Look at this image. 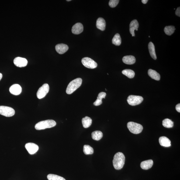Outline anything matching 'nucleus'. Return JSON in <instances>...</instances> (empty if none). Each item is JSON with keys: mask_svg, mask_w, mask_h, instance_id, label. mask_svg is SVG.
I'll list each match as a JSON object with an SVG mask.
<instances>
[{"mask_svg": "<svg viewBox=\"0 0 180 180\" xmlns=\"http://www.w3.org/2000/svg\"><path fill=\"white\" fill-rule=\"evenodd\" d=\"M50 87L48 84L45 83L40 87L37 92V97L39 99L44 98L49 91Z\"/></svg>", "mask_w": 180, "mask_h": 180, "instance_id": "0eeeda50", "label": "nucleus"}, {"mask_svg": "<svg viewBox=\"0 0 180 180\" xmlns=\"http://www.w3.org/2000/svg\"><path fill=\"white\" fill-rule=\"evenodd\" d=\"M83 27L81 23H77L74 24L72 28V32L74 34H79L83 32Z\"/></svg>", "mask_w": 180, "mask_h": 180, "instance_id": "f8f14e48", "label": "nucleus"}, {"mask_svg": "<svg viewBox=\"0 0 180 180\" xmlns=\"http://www.w3.org/2000/svg\"><path fill=\"white\" fill-rule=\"evenodd\" d=\"M3 77V75L1 73H0V81L1 79Z\"/></svg>", "mask_w": 180, "mask_h": 180, "instance_id": "f704fd0d", "label": "nucleus"}, {"mask_svg": "<svg viewBox=\"0 0 180 180\" xmlns=\"http://www.w3.org/2000/svg\"><path fill=\"white\" fill-rule=\"evenodd\" d=\"M176 110H177L178 112L180 113V104H178L175 107Z\"/></svg>", "mask_w": 180, "mask_h": 180, "instance_id": "473e14b6", "label": "nucleus"}, {"mask_svg": "<svg viewBox=\"0 0 180 180\" xmlns=\"http://www.w3.org/2000/svg\"><path fill=\"white\" fill-rule=\"evenodd\" d=\"M175 28L173 26H166L164 29V32L168 36H171L175 32Z\"/></svg>", "mask_w": 180, "mask_h": 180, "instance_id": "bb28decb", "label": "nucleus"}, {"mask_svg": "<svg viewBox=\"0 0 180 180\" xmlns=\"http://www.w3.org/2000/svg\"><path fill=\"white\" fill-rule=\"evenodd\" d=\"M25 148L28 153L34 154L36 153L39 149V147L37 144L33 143H28L25 144Z\"/></svg>", "mask_w": 180, "mask_h": 180, "instance_id": "1a4fd4ad", "label": "nucleus"}, {"mask_svg": "<svg viewBox=\"0 0 180 180\" xmlns=\"http://www.w3.org/2000/svg\"><path fill=\"white\" fill-rule=\"evenodd\" d=\"M148 73L149 76L152 79L156 80V81H159L160 79V74L155 70L152 69H149Z\"/></svg>", "mask_w": 180, "mask_h": 180, "instance_id": "6ab92c4d", "label": "nucleus"}, {"mask_svg": "<svg viewBox=\"0 0 180 180\" xmlns=\"http://www.w3.org/2000/svg\"><path fill=\"white\" fill-rule=\"evenodd\" d=\"M159 144L162 146L168 147L171 146V141L165 136H161L159 138Z\"/></svg>", "mask_w": 180, "mask_h": 180, "instance_id": "2eb2a0df", "label": "nucleus"}, {"mask_svg": "<svg viewBox=\"0 0 180 180\" xmlns=\"http://www.w3.org/2000/svg\"><path fill=\"white\" fill-rule=\"evenodd\" d=\"M127 127L131 132L135 134H140L143 129L142 125L133 122H128L127 124Z\"/></svg>", "mask_w": 180, "mask_h": 180, "instance_id": "20e7f679", "label": "nucleus"}, {"mask_svg": "<svg viewBox=\"0 0 180 180\" xmlns=\"http://www.w3.org/2000/svg\"><path fill=\"white\" fill-rule=\"evenodd\" d=\"M15 113L14 109L11 107L0 106V114L6 117H9L13 116Z\"/></svg>", "mask_w": 180, "mask_h": 180, "instance_id": "423d86ee", "label": "nucleus"}, {"mask_svg": "<svg viewBox=\"0 0 180 180\" xmlns=\"http://www.w3.org/2000/svg\"><path fill=\"white\" fill-rule=\"evenodd\" d=\"M148 48L150 56L154 60H156L157 57H156V54L155 46H154L153 43L152 42L149 43Z\"/></svg>", "mask_w": 180, "mask_h": 180, "instance_id": "aec40b11", "label": "nucleus"}, {"mask_svg": "<svg viewBox=\"0 0 180 180\" xmlns=\"http://www.w3.org/2000/svg\"><path fill=\"white\" fill-rule=\"evenodd\" d=\"M162 125L166 128H172L173 126L174 123L170 119L166 118L162 121Z\"/></svg>", "mask_w": 180, "mask_h": 180, "instance_id": "b1692460", "label": "nucleus"}, {"mask_svg": "<svg viewBox=\"0 0 180 180\" xmlns=\"http://www.w3.org/2000/svg\"><path fill=\"white\" fill-rule=\"evenodd\" d=\"M106 93L102 92H101L99 93L97 97L102 100L103 99H105V97L106 96Z\"/></svg>", "mask_w": 180, "mask_h": 180, "instance_id": "c756f323", "label": "nucleus"}, {"mask_svg": "<svg viewBox=\"0 0 180 180\" xmlns=\"http://www.w3.org/2000/svg\"><path fill=\"white\" fill-rule=\"evenodd\" d=\"M91 136L93 140L98 141L103 138V134L100 131H95L92 133Z\"/></svg>", "mask_w": 180, "mask_h": 180, "instance_id": "4be33fe9", "label": "nucleus"}, {"mask_svg": "<svg viewBox=\"0 0 180 180\" xmlns=\"http://www.w3.org/2000/svg\"><path fill=\"white\" fill-rule=\"evenodd\" d=\"M153 165V160L150 159L142 162L140 164V167L142 169L148 170L150 169Z\"/></svg>", "mask_w": 180, "mask_h": 180, "instance_id": "dca6fc26", "label": "nucleus"}, {"mask_svg": "<svg viewBox=\"0 0 180 180\" xmlns=\"http://www.w3.org/2000/svg\"><path fill=\"white\" fill-rule=\"evenodd\" d=\"M148 1V0H142V3L144 4H146L147 3Z\"/></svg>", "mask_w": 180, "mask_h": 180, "instance_id": "72a5a7b5", "label": "nucleus"}, {"mask_svg": "<svg viewBox=\"0 0 180 180\" xmlns=\"http://www.w3.org/2000/svg\"><path fill=\"white\" fill-rule=\"evenodd\" d=\"M83 151L84 154L86 155H89L92 154L93 153L94 150L93 148L91 146L88 145H85L83 146Z\"/></svg>", "mask_w": 180, "mask_h": 180, "instance_id": "a878e982", "label": "nucleus"}, {"mask_svg": "<svg viewBox=\"0 0 180 180\" xmlns=\"http://www.w3.org/2000/svg\"><path fill=\"white\" fill-rule=\"evenodd\" d=\"M119 1L118 0H111L109 1V5L111 7H115L118 4Z\"/></svg>", "mask_w": 180, "mask_h": 180, "instance_id": "c85d7f7f", "label": "nucleus"}, {"mask_svg": "<svg viewBox=\"0 0 180 180\" xmlns=\"http://www.w3.org/2000/svg\"><path fill=\"white\" fill-rule=\"evenodd\" d=\"M122 43V40L120 35L118 34H116L115 35L112 40V43L113 44L116 46H119Z\"/></svg>", "mask_w": 180, "mask_h": 180, "instance_id": "5701e85b", "label": "nucleus"}, {"mask_svg": "<svg viewBox=\"0 0 180 180\" xmlns=\"http://www.w3.org/2000/svg\"><path fill=\"white\" fill-rule=\"evenodd\" d=\"M71 1V0H68V1Z\"/></svg>", "mask_w": 180, "mask_h": 180, "instance_id": "c9c22d12", "label": "nucleus"}, {"mask_svg": "<svg viewBox=\"0 0 180 180\" xmlns=\"http://www.w3.org/2000/svg\"><path fill=\"white\" fill-rule=\"evenodd\" d=\"M13 62L15 66L19 68L25 67L28 63L26 58L19 57L15 58Z\"/></svg>", "mask_w": 180, "mask_h": 180, "instance_id": "9d476101", "label": "nucleus"}, {"mask_svg": "<svg viewBox=\"0 0 180 180\" xmlns=\"http://www.w3.org/2000/svg\"><path fill=\"white\" fill-rule=\"evenodd\" d=\"M125 157L122 152H118L115 154L113 160V167L115 169L120 170L122 169L125 163Z\"/></svg>", "mask_w": 180, "mask_h": 180, "instance_id": "f257e3e1", "label": "nucleus"}, {"mask_svg": "<svg viewBox=\"0 0 180 180\" xmlns=\"http://www.w3.org/2000/svg\"><path fill=\"white\" fill-rule=\"evenodd\" d=\"M175 14L177 16L180 17V7H178L177 10L175 11Z\"/></svg>", "mask_w": 180, "mask_h": 180, "instance_id": "2f4dec72", "label": "nucleus"}, {"mask_svg": "<svg viewBox=\"0 0 180 180\" xmlns=\"http://www.w3.org/2000/svg\"><path fill=\"white\" fill-rule=\"evenodd\" d=\"M48 180H66L63 177L54 174H49L47 176Z\"/></svg>", "mask_w": 180, "mask_h": 180, "instance_id": "cd10ccee", "label": "nucleus"}, {"mask_svg": "<svg viewBox=\"0 0 180 180\" xmlns=\"http://www.w3.org/2000/svg\"><path fill=\"white\" fill-rule=\"evenodd\" d=\"M92 122V120L88 116L84 117L82 119V123L84 128H87L91 126Z\"/></svg>", "mask_w": 180, "mask_h": 180, "instance_id": "412c9836", "label": "nucleus"}, {"mask_svg": "<svg viewBox=\"0 0 180 180\" xmlns=\"http://www.w3.org/2000/svg\"><path fill=\"white\" fill-rule=\"evenodd\" d=\"M122 73L130 79H132V78H134L135 75L134 71L133 70L130 69L123 70Z\"/></svg>", "mask_w": 180, "mask_h": 180, "instance_id": "393cba45", "label": "nucleus"}, {"mask_svg": "<svg viewBox=\"0 0 180 180\" xmlns=\"http://www.w3.org/2000/svg\"><path fill=\"white\" fill-rule=\"evenodd\" d=\"M56 122L53 120H47L41 121L35 125V128L37 130H44L46 128H51L55 126Z\"/></svg>", "mask_w": 180, "mask_h": 180, "instance_id": "7ed1b4c3", "label": "nucleus"}, {"mask_svg": "<svg viewBox=\"0 0 180 180\" xmlns=\"http://www.w3.org/2000/svg\"><path fill=\"white\" fill-rule=\"evenodd\" d=\"M102 100L99 99L97 97V99L94 103H93V105L95 106H97L101 105L102 103Z\"/></svg>", "mask_w": 180, "mask_h": 180, "instance_id": "7c9ffc66", "label": "nucleus"}, {"mask_svg": "<svg viewBox=\"0 0 180 180\" xmlns=\"http://www.w3.org/2000/svg\"><path fill=\"white\" fill-rule=\"evenodd\" d=\"M82 79L78 78L73 80L68 84L66 89V93L68 94H71L74 91L81 87L82 83Z\"/></svg>", "mask_w": 180, "mask_h": 180, "instance_id": "f03ea898", "label": "nucleus"}, {"mask_svg": "<svg viewBox=\"0 0 180 180\" xmlns=\"http://www.w3.org/2000/svg\"><path fill=\"white\" fill-rule=\"evenodd\" d=\"M130 27V34L132 35V36H135L134 30L138 31L139 27V23L138 21L135 19V20L131 21Z\"/></svg>", "mask_w": 180, "mask_h": 180, "instance_id": "4468645a", "label": "nucleus"}, {"mask_svg": "<svg viewBox=\"0 0 180 180\" xmlns=\"http://www.w3.org/2000/svg\"><path fill=\"white\" fill-rule=\"evenodd\" d=\"M9 91L12 94L17 95H20L22 91V88L18 84H14L10 87Z\"/></svg>", "mask_w": 180, "mask_h": 180, "instance_id": "9b49d317", "label": "nucleus"}, {"mask_svg": "<svg viewBox=\"0 0 180 180\" xmlns=\"http://www.w3.org/2000/svg\"><path fill=\"white\" fill-rule=\"evenodd\" d=\"M122 61L125 64L131 65L134 64L136 62V58L132 56H124L122 58Z\"/></svg>", "mask_w": 180, "mask_h": 180, "instance_id": "a211bd4d", "label": "nucleus"}, {"mask_svg": "<svg viewBox=\"0 0 180 180\" xmlns=\"http://www.w3.org/2000/svg\"><path fill=\"white\" fill-rule=\"evenodd\" d=\"M96 26L98 29L101 31L105 30L106 27V22L104 19L100 17L97 21Z\"/></svg>", "mask_w": 180, "mask_h": 180, "instance_id": "f3484780", "label": "nucleus"}, {"mask_svg": "<svg viewBox=\"0 0 180 180\" xmlns=\"http://www.w3.org/2000/svg\"><path fill=\"white\" fill-rule=\"evenodd\" d=\"M144 100L143 98L140 96L130 95L128 98L127 101L132 106H136L141 103Z\"/></svg>", "mask_w": 180, "mask_h": 180, "instance_id": "39448f33", "label": "nucleus"}, {"mask_svg": "<svg viewBox=\"0 0 180 180\" xmlns=\"http://www.w3.org/2000/svg\"><path fill=\"white\" fill-rule=\"evenodd\" d=\"M81 62L85 67L90 69H94L96 68L97 66V62L89 58H83L82 59Z\"/></svg>", "mask_w": 180, "mask_h": 180, "instance_id": "6e6552de", "label": "nucleus"}, {"mask_svg": "<svg viewBox=\"0 0 180 180\" xmlns=\"http://www.w3.org/2000/svg\"><path fill=\"white\" fill-rule=\"evenodd\" d=\"M68 48V45L62 44L56 45L55 47L56 51L60 54L65 53L67 51Z\"/></svg>", "mask_w": 180, "mask_h": 180, "instance_id": "ddd939ff", "label": "nucleus"}]
</instances>
